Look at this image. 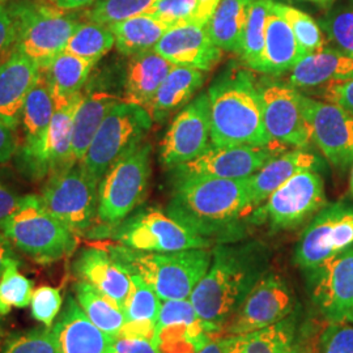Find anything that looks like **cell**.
<instances>
[{
    "label": "cell",
    "mask_w": 353,
    "mask_h": 353,
    "mask_svg": "<svg viewBox=\"0 0 353 353\" xmlns=\"http://www.w3.org/2000/svg\"><path fill=\"white\" fill-rule=\"evenodd\" d=\"M211 144L237 147L274 145L265 130L258 83L252 70L230 63L207 90Z\"/></svg>",
    "instance_id": "6da1fadb"
},
{
    "label": "cell",
    "mask_w": 353,
    "mask_h": 353,
    "mask_svg": "<svg viewBox=\"0 0 353 353\" xmlns=\"http://www.w3.org/2000/svg\"><path fill=\"white\" fill-rule=\"evenodd\" d=\"M262 278L263 259L252 248L214 249L210 270L189 299L211 338H219L228 321Z\"/></svg>",
    "instance_id": "7a4b0ae2"
},
{
    "label": "cell",
    "mask_w": 353,
    "mask_h": 353,
    "mask_svg": "<svg viewBox=\"0 0 353 353\" xmlns=\"http://www.w3.org/2000/svg\"><path fill=\"white\" fill-rule=\"evenodd\" d=\"M166 212L204 237L220 234L254 210L249 178L173 176Z\"/></svg>",
    "instance_id": "3957f363"
},
{
    "label": "cell",
    "mask_w": 353,
    "mask_h": 353,
    "mask_svg": "<svg viewBox=\"0 0 353 353\" xmlns=\"http://www.w3.org/2000/svg\"><path fill=\"white\" fill-rule=\"evenodd\" d=\"M105 249L130 274L143 279L163 301L189 300L194 288L212 263L210 249L174 252H144L123 245L108 243Z\"/></svg>",
    "instance_id": "277c9868"
},
{
    "label": "cell",
    "mask_w": 353,
    "mask_h": 353,
    "mask_svg": "<svg viewBox=\"0 0 353 353\" xmlns=\"http://www.w3.org/2000/svg\"><path fill=\"white\" fill-rule=\"evenodd\" d=\"M0 232L13 246L41 265L71 256L77 236L51 214L41 195L28 194L17 208L0 223Z\"/></svg>",
    "instance_id": "5b68a950"
},
{
    "label": "cell",
    "mask_w": 353,
    "mask_h": 353,
    "mask_svg": "<svg viewBox=\"0 0 353 353\" xmlns=\"http://www.w3.org/2000/svg\"><path fill=\"white\" fill-rule=\"evenodd\" d=\"M152 145L141 143L117 160L99 183L97 220L113 228L145 199L151 179Z\"/></svg>",
    "instance_id": "8992f818"
},
{
    "label": "cell",
    "mask_w": 353,
    "mask_h": 353,
    "mask_svg": "<svg viewBox=\"0 0 353 353\" xmlns=\"http://www.w3.org/2000/svg\"><path fill=\"white\" fill-rule=\"evenodd\" d=\"M17 20L14 50L46 67L63 52L80 19L74 11H64L54 4L29 0H12Z\"/></svg>",
    "instance_id": "52a82bcc"
},
{
    "label": "cell",
    "mask_w": 353,
    "mask_h": 353,
    "mask_svg": "<svg viewBox=\"0 0 353 353\" xmlns=\"http://www.w3.org/2000/svg\"><path fill=\"white\" fill-rule=\"evenodd\" d=\"M117 243L144 252H174L210 249L211 239L204 237L182 221L156 207L137 208L118 225L110 228Z\"/></svg>",
    "instance_id": "ba28073f"
},
{
    "label": "cell",
    "mask_w": 353,
    "mask_h": 353,
    "mask_svg": "<svg viewBox=\"0 0 353 353\" xmlns=\"http://www.w3.org/2000/svg\"><path fill=\"white\" fill-rule=\"evenodd\" d=\"M153 125L150 112L137 103L121 101L102 121L80 161L97 183L112 165L143 143Z\"/></svg>",
    "instance_id": "9c48e42d"
},
{
    "label": "cell",
    "mask_w": 353,
    "mask_h": 353,
    "mask_svg": "<svg viewBox=\"0 0 353 353\" xmlns=\"http://www.w3.org/2000/svg\"><path fill=\"white\" fill-rule=\"evenodd\" d=\"M41 198L51 214L76 236L92 230L97 219L99 183L80 161L48 176Z\"/></svg>",
    "instance_id": "30bf717a"
},
{
    "label": "cell",
    "mask_w": 353,
    "mask_h": 353,
    "mask_svg": "<svg viewBox=\"0 0 353 353\" xmlns=\"http://www.w3.org/2000/svg\"><path fill=\"white\" fill-rule=\"evenodd\" d=\"M327 205L325 183L316 170H301L275 190L265 205L255 208L252 221L274 230L300 227Z\"/></svg>",
    "instance_id": "8fae6325"
},
{
    "label": "cell",
    "mask_w": 353,
    "mask_h": 353,
    "mask_svg": "<svg viewBox=\"0 0 353 353\" xmlns=\"http://www.w3.org/2000/svg\"><path fill=\"white\" fill-rule=\"evenodd\" d=\"M353 243V208L335 203L321 210L303 230L294 262L306 272Z\"/></svg>",
    "instance_id": "7c38bea8"
},
{
    "label": "cell",
    "mask_w": 353,
    "mask_h": 353,
    "mask_svg": "<svg viewBox=\"0 0 353 353\" xmlns=\"http://www.w3.org/2000/svg\"><path fill=\"white\" fill-rule=\"evenodd\" d=\"M258 92L265 130L272 143L297 150L309 147L312 132L301 108V92L276 80L259 81Z\"/></svg>",
    "instance_id": "4fadbf2b"
},
{
    "label": "cell",
    "mask_w": 353,
    "mask_h": 353,
    "mask_svg": "<svg viewBox=\"0 0 353 353\" xmlns=\"http://www.w3.org/2000/svg\"><path fill=\"white\" fill-rule=\"evenodd\" d=\"M293 309L287 283L275 274L261 279L221 330L227 338L240 336L285 321Z\"/></svg>",
    "instance_id": "5bb4252c"
},
{
    "label": "cell",
    "mask_w": 353,
    "mask_h": 353,
    "mask_svg": "<svg viewBox=\"0 0 353 353\" xmlns=\"http://www.w3.org/2000/svg\"><path fill=\"white\" fill-rule=\"evenodd\" d=\"M310 293L331 323H353V243L307 271Z\"/></svg>",
    "instance_id": "9a60e30c"
},
{
    "label": "cell",
    "mask_w": 353,
    "mask_h": 353,
    "mask_svg": "<svg viewBox=\"0 0 353 353\" xmlns=\"http://www.w3.org/2000/svg\"><path fill=\"white\" fill-rule=\"evenodd\" d=\"M211 144V114L207 92L198 94L173 119L160 145V161L168 169L194 160Z\"/></svg>",
    "instance_id": "2e32d148"
},
{
    "label": "cell",
    "mask_w": 353,
    "mask_h": 353,
    "mask_svg": "<svg viewBox=\"0 0 353 353\" xmlns=\"http://www.w3.org/2000/svg\"><path fill=\"white\" fill-rule=\"evenodd\" d=\"M303 115L310 127L312 140L328 163L345 169L353 161V115L339 105L318 101L300 94Z\"/></svg>",
    "instance_id": "e0dca14e"
},
{
    "label": "cell",
    "mask_w": 353,
    "mask_h": 353,
    "mask_svg": "<svg viewBox=\"0 0 353 353\" xmlns=\"http://www.w3.org/2000/svg\"><path fill=\"white\" fill-rule=\"evenodd\" d=\"M274 145L225 147L210 144L194 160L170 169L173 176H214L227 179L249 178L278 156Z\"/></svg>",
    "instance_id": "ac0fdd59"
},
{
    "label": "cell",
    "mask_w": 353,
    "mask_h": 353,
    "mask_svg": "<svg viewBox=\"0 0 353 353\" xmlns=\"http://www.w3.org/2000/svg\"><path fill=\"white\" fill-rule=\"evenodd\" d=\"M80 99L81 93L72 101L57 108L41 148L29 161L17 168L26 178L30 181H41L76 163L72 139L74 118Z\"/></svg>",
    "instance_id": "d6986e66"
},
{
    "label": "cell",
    "mask_w": 353,
    "mask_h": 353,
    "mask_svg": "<svg viewBox=\"0 0 353 353\" xmlns=\"http://www.w3.org/2000/svg\"><path fill=\"white\" fill-rule=\"evenodd\" d=\"M211 339L190 300L161 303L152 341L160 353H196Z\"/></svg>",
    "instance_id": "ffe728a7"
},
{
    "label": "cell",
    "mask_w": 353,
    "mask_h": 353,
    "mask_svg": "<svg viewBox=\"0 0 353 353\" xmlns=\"http://www.w3.org/2000/svg\"><path fill=\"white\" fill-rule=\"evenodd\" d=\"M154 51L174 65L190 67L203 72L220 63L224 51L214 45L208 26L181 24L172 26Z\"/></svg>",
    "instance_id": "44dd1931"
},
{
    "label": "cell",
    "mask_w": 353,
    "mask_h": 353,
    "mask_svg": "<svg viewBox=\"0 0 353 353\" xmlns=\"http://www.w3.org/2000/svg\"><path fill=\"white\" fill-rule=\"evenodd\" d=\"M52 331L58 353H108L115 341L89 319L71 293L65 296Z\"/></svg>",
    "instance_id": "7402d4cb"
},
{
    "label": "cell",
    "mask_w": 353,
    "mask_h": 353,
    "mask_svg": "<svg viewBox=\"0 0 353 353\" xmlns=\"http://www.w3.org/2000/svg\"><path fill=\"white\" fill-rule=\"evenodd\" d=\"M72 272L79 280L87 281L125 310L131 290V275L105 246L80 250L72 262Z\"/></svg>",
    "instance_id": "603a6c76"
},
{
    "label": "cell",
    "mask_w": 353,
    "mask_h": 353,
    "mask_svg": "<svg viewBox=\"0 0 353 353\" xmlns=\"http://www.w3.org/2000/svg\"><path fill=\"white\" fill-rule=\"evenodd\" d=\"M41 75L37 62L20 51L12 54L0 64V122L19 128L28 94Z\"/></svg>",
    "instance_id": "cb8c5ba5"
},
{
    "label": "cell",
    "mask_w": 353,
    "mask_h": 353,
    "mask_svg": "<svg viewBox=\"0 0 353 353\" xmlns=\"http://www.w3.org/2000/svg\"><path fill=\"white\" fill-rule=\"evenodd\" d=\"M123 100L113 89L103 85L100 77H89L74 118L72 150L76 161H81L102 121L117 103Z\"/></svg>",
    "instance_id": "d4e9b609"
},
{
    "label": "cell",
    "mask_w": 353,
    "mask_h": 353,
    "mask_svg": "<svg viewBox=\"0 0 353 353\" xmlns=\"http://www.w3.org/2000/svg\"><path fill=\"white\" fill-rule=\"evenodd\" d=\"M55 110L57 108L54 97L41 71L37 83L26 97L21 114L20 127L23 130V143L20 144L19 151L14 156L17 168L29 161L41 148Z\"/></svg>",
    "instance_id": "484cf974"
},
{
    "label": "cell",
    "mask_w": 353,
    "mask_h": 353,
    "mask_svg": "<svg viewBox=\"0 0 353 353\" xmlns=\"http://www.w3.org/2000/svg\"><path fill=\"white\" fill-rule=\"evenodd\" d=\"M173 67L154 50L130 57L123 77V100L148 109Z\"/></svg>",
    "instance_id": "4316f807"
},
{
    "label": "cell",
    "mask_w": 353,
    "mask_h": 353,
    "mask_svg": "<svg viewBox=\"0 0 353 353\" xmlns=\"http://www.w3.org/2000/svg\"><path fill=\"white\" fill-rule=\"evenodd\" d=\"M353 76V57L335 48L305 55L290 72L293 88H316Z\"/></svg>",
    "instance_id": "83f0119b"
},
{
    "label": "cell",
    "mask_w": 353,
    "mask_h": 353,
    "mask_svg": "<svg viewBox=\"0 0 353 353\" xmlns=\"http://www.w3.org/2000/svg\"><path fill=\"white\" fill-rule=\"evenodd\" d=\"M321 165L316 154L297 150L278 154L249 176V191L252 207L258 208L268 196L301 170H316Z\"/></svg>",
    "instance_id": "f1b7e54d"
},
{
    "label": "cell",
    "mask_w": 353,
    "mask_h": 353,
    "mask_svg": "<svg viewBox=\"0 0 353 353\" xmlns=\"http://www.w3.org/2000/svg\"><path fill=\"white\" fill-rule=\"evenodd\" d=\"M130 275L131 290L123 310L126 322L118 338H143L153 341L163 303L143 279L135 274Z\"/></svg>",
    "instance_id": "f546056e"
},
{
    "label": "cell",
    "mask_w": 353,
    "mask_h": 353,
    "mask_svg": "<svg viewBox=\"0 0 353 353\" xmlns=\"http://www.w3.org/2000/svg\"><path fill=\"white\" fill-rule=\"evenodd\" d=\"M204 80L205 74L203 71L174 65L147 109L153 122H164L170 114L186 106L195 93L202 88Z\"/></svg>",
    "instance_id": "4dcf8cb0"
},
{
    "label": "cell",
    "mask_w": 353,
    "mask_h": 353,
    "mask_svg": "<svg viewBox=\"0 0 353 353\" xmlns=\"http://www.w3.org/2000/svg\"><path fill=\"white\" fill-rule=\"evenodd\" d=\"M96 65L90 61L63 51L46 67L41 68L54 97L55 108L72 101L81 93Z\"/></svg>",
    "instance_id": "1f68e13d"
},
{
    "label": "cell",
    "mask_w": 353,
    "mask_h": 353,
    "mask_svg": "<svg viewBox=\"0 0 353 353\" xmlns=\"http://www.w3.org/2000/svg\"><path fill=\"white\" fill-rule=\"evenodd\" d=\"M305 57L288 23L272 10L267 20L265 54L261 74L280 76L290 72Z\"/></svg>",
    "instance_id": "d6a6232c"
},
{
    "label": "cell",
    "mask_w": 353,
    "mask_h": 353,
    "mask_svg": "<svg viewBox=\"0 0 353 353\" xmlns=\"http://www.w3.org/2000/svg\"><path fill=\"white\" fill-rule=\"evenodd\" d=\"M109 26L113 32L117 50L125 57L154 50L160 39L172 28L150 13L138 14Z\"/></svg>",
    "instance_id": "836d02e7"
},
{
    "label": "cell",
    "mask_w": 353,
    "mask_h": 353,
    "mask_svg": "<svg viewBox=\"0 0 353 353\" xmlns=\"http://www.w3.org/2000/svg\"><path fill=\"white\" fill-rule=\"evenodd\" d=\"M254 0H220L208 26L214 45L227 52L240 54L241 39Z\"/></svg>",
    "instance_id": "e575fe53"
},
{
    "label": "cell",
    "mask_w": 353,
    "mask_h": 353,
    "mask_svg": "<svg viewBox=\"0 0 353 353\" xmlns=\"http://www.w3.org/2000/svg\"><path fill=\"white\" fill-rule=\"evenodd\" d=\"M74 293L89 319L103 332L118 338L126 322L122 307L83 280H79L74 285Z\"/></svg>",
    "instance_id": "d590c367"
},
{
    "label": "cell",
    "mask_w": 353,
    "mask_h": 353,
    "mask_svg": "<svg viewBox=\"0 0 353 353\" xmlns=\"http://www.w3.org/2000/svg\"><path fill=\"white\" fill-rule=\"evenodd\" d=\"M227 353H297L290 322L254 331L228 341Z\"/></svg>",
    "instance_id": "8d00e7d4"
},
{
    "label": "cell",
    "mask_w": 353,
    "mask_h": 353,
    "mask_svg": "<svg viewBox=\"0 0 353 353\" xmlns=\"http://www.w3.org/2000/svg\"><path fill=\"white\" fill-rule=\"evenodd\" d=\"M272 0H254L249 10L241 39L240 55L245 67L259 72L263 63L267 20Z\"/></svg>",
    "instance_id": "74e56055"
},
{
    "label": "cell",
    "mask_w": 353,
    "mask_h": 353,
    "mask_svg": "<svg viewBox=\"0 0 353 353\" xmlns=\"http://www.w3.org/2000/svg\"><path fill=\"white\" fill-rule=\"evenodd\" d=\"M220 0H159L147 13L170 26H210Z\"/></svg>",
    "instance_id": "f35d334b"
},
{
    "label": "cell",
    "mask_w": 353,
    "mask_h": 353,
    "mask_svg": "<svg viewBox=\"0 0 353 353\" xmlns=\"http://www.w3.org/2000/svg\"><path fill=\"white\" fill-rule=\"evenodd\" d=\"M114 46L115 39L110 26L85 20L80 21L64 51L97 64Z\"/></svg>",
    "instance_id": "ab89813d"
},
{
    "label": "cell",
    "mask_w": 353,
    "mask_h": 353,
    "mask_svg": "<svg viewBox=\"0 0 353 353\" xmlns=\"http://www.w3.org/2000/svg\"><path fill=\"white\" fill-rule=\"evenodd\" d=\"M271 10L288 23L305 55L322 50L325 48V34L319 24L307 13L274 0Z\"/></svg>",
    "instance_id": "60d3db41"
},
{
    "label": "cell",
    "mask_w": 353,
    "mask_h": 353,
    "mask_svg": "<svg viewBox=\"0 0 353 353\" xmlns=\"http://www.w3.org/2000/svg\"><path fill=\"white\" fill-rule=\"evenodd\" d=\"M159 0H96L84 12V19L112 26L130 17L147 13Z\"/></svg>",
    "instance_id": "b9f144b4"
},
{
    "label": "cell",
    "mask_w": 353,
    "mask_h": 353,
    "mask_svg": "<svg viewBox=\"0 0 353 353\" xmlns=\"http://www.w3.org/2000/svg\"><path fill=\"white\" fill-rule=\"evenodd\" d=\"M20 261L8 265L0 278V316H7L13 307L30 305L34 292L33 280L19 272Z\"/></svg>",
    "instance_id": "7bdbcfd3"
},
{
    "label": "cell",
    "mask_w": 353,
    "mask_h": 353,
    "mask_svg": "<svg viewBox=\"0 0 353 353\" xmlns=\"http://www.w3.org/2000/svg\"><path fill=\"white\" fill-rule=\"evenodd\" d=\"M318 24L335 49L353 57V0L330 11Z\"/></svg>",
    "instance_id": "ee69618b"
},
{
    "label": "cell",
    "mask_w": 353,
    "mask_h": 353,
    "mask_svg": "<svg viewBox=\"0 0 353 353\" xmlns=\"http://www.w3.org/2000/svg\"><path fill=\"white\" fill-rule=\"evenodd\" d=\"M0 353H58L52 327H34L11 335Z\"/></svg>",
    "instance_id": "f6af8a7d"
},
{
    "label": "cell",
    "mask_w": 353,
    "mask_h": 353,
    "mask_svg": "<svg viewBox=\"0 0 353 353\" xmlns=\"http://www.w3.org/2000/svg\"><path fill=\"white\" fill-rule=\"evenodd\" d=\"M63 306V300L58 288L42 285L33 292L30 301L32 316L46 327H52Z\"/></svg>",
    "instance_id": "bcb514c9"
},
{
    "label": "cell",
    "mask_w": 353,
    "mask_h": 353,
    "mask_svg": "<svg viewBox=\"0 0 353 353\" xmlns=\"http://www.w3.org/2000/svg\"><path fill=\"white\" fill-rule=\"evenodd\" d=\"M319 353H353V326L331 323L321 335Z\"/></svg>",
    "instance_id": "7dc6e473"
},
{
    "label": "cell",
    "mask_w": 353,
    "mask_h": 353,
    "mask_svg": "<svg viewBox=\"0 0 353 353\" xmlns=\"http://www.w3.org/2000/svg\"><path fill=\"white\" fill-rule=\"evenodd\" d=\"M17 39V20L12 1L0 4V64L14 50Z\"/></svg>",
    "instance_id": "c3c4849f"
},
{
    "label": "cell",
    "mask_w": 353,
    "mask_h": 353,
    "mask_svg": "<svg viewBox=\"0 0 353 353\" xmlns=\"http://www.w3.org/2000/svg\"><path fill=\"white\" fill-rule=\"evenodd\" d=\"M322 93L327 101L339 105L353 115V76L328 83L323 85Z\"/></svg>",
    "instance_id": "681fc988"
},
{
    "label": "cell",
    "mask_w": 353,
    "mask_h": 353,
    "mask_svg": "<svg viewBox=\"0 0 353 353\" xmlns=\"http://www.w3.org/2000/svg\"><path fill=\"white\" fill-rule=\"evenodd\" d=\"M21 195L7 179V176L0 173V223L4 221L17 208L21 201Z\"/></svg>",
    "instance_id": "f907efd6"
},
{
    "label": "cell",
    "mask_w": 353,
    "mask_h": 353,
    "mask_svg": "<svg viewBox=\"0 0 353 353\" xmlns=\"http://www.w3.org/2000/svg\"><path fill=\"white\" fill-rule=\"evenodd\" d=\"M108 353H160L150 339L115 338Z\"/></svg>",
    "instance_id": "816d5d0a"
},
{
    "label": "cell",
    "mask_w": 353,
    "mask_h": 353,
    "mask_svg": "<svg viewBox=\"0 0 353 353\" xmlns=\"http://www.w3.org/2000/svg\"><path fill=\"white\" fill-rule=\"evenodd\" d=\"M17 130L0 122V166L10 163L19 151Z\"/></svg>",
    "instance_id": "f5cc1de1"
},
{
    "label": "cell",
    "mask_w": 353,
    "mask_h": 353,
    "mask_svg": "<svg viewBox=\"0 0 353 353\" xmlns=\"http://www.w3.org/2000/svg\"><path fill=\"white\" fill-rule=\"evenodd\" d=\"M14 249L16 248L13 246L12 242L0 232V278L3 276V274L8 265H11L12 262L20 261Z\"/></svg>",
    "instance_id": "db71d44e"
},
{
    "label": "cell",
    "mask_w": 353,
    "mask_h": 353,
    "mask_svg": "<svg viewBox=\"0 0 353 353\" xmlns=\"http://www.w3.org/2000/svg\"><path fill=\"white\" fill-rule=\"evenodd\" d=\"M96 0H50L51 4L64 11H76L80 8H88Z\"/></svg>",
    "instance_id": "11a10c76"
},
{
    "label": "cell",
    "mask_w": 353,
    "mask_h": 353,
    "mask_svg": "<svg viewBox=\"0 0 353 353\" xmlns=\"http://www.w3.org/2000/svg\"><path fill=\"white\" fill-rule=\"evenodd\" d=\"M229 338H212L196 353H227Z\"/></svg>",
    "instance_id": "9f6ffc18"
},
{
    "label": "cell",
    "mask_w": 353,
    "mask_h": 353,
    "mask_svg": "<svg viewBox=\"0 0 353 353\" xmlns=\"http://www.w3.org/2000/svg\"><path fill=\"white\" fill-rule=\"evenodd\" d=\"M305 1H312V3H316V4H319V6L327 7V6H331L335 0H305Z\"/></svg>",
    "instance_id": "6f0895ef"
},
{
    "label": "cell",
    "mask_w": 353,
    "mask_h": 353,
    "mask_svg": "<svg viewBox=\"0 0 353 353\" xmlns=\"http://www.w3.org/2000/svg\"><path fill=\"white\" fill-rule=\"evenodd\" d=\"M350 190H351V194L353 195V161L352 169H351V179H350Z\"/></svg>",
    "instance_id": "680465c9"
},
{
    "label": "cell",
    "mask_w": 353,
    "mask_h": 353,
    "mask_svg": "<svg viewBox=\"0 0 353 353\" xmlns=\"http://www.w3.org/2000/svg\"><path fill=\"white\" fill-rule=\"evenodd\" d=\"M12 0H0V4H6V3H10Z\"/></svg>",
    "instance_id": "91938a15"
},
{
    "label": "cell",
    "mask_w": 353,
    "mask_h": 353,
    "mask_svg": "<svg viewBox=\"0 0 353 353\" xmlns=\"http://www.w3.org/2000/svg\"><path fill=\"white\" fill-rule=\"evenodd\" d=\"M0 334H1V319H0Z\"/></svg>",
    "instance_id": "94428289"
}]
</instances>
